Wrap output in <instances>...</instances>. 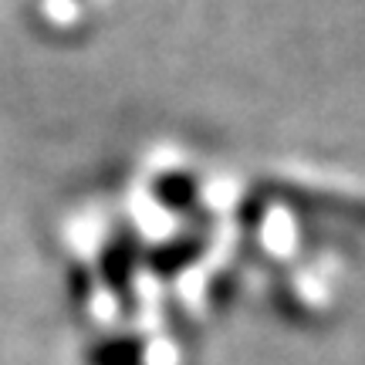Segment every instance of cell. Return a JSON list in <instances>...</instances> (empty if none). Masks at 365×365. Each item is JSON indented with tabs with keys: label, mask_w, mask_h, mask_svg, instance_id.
Segmentation results:
<instances>
[{
	"label": "cell",
	"mask_w": 365,
	"mask_h": 365,
	"mask_svg": "<svg viewBox=\"0 0 365 365\" xmlns=\"http://www.w3.org/2000/svg\"><path fill=\"white\" fill-rule=\"evenodd\" d=\"M102 267H105L108 284L115 287V294H122V298L129 301V294H132V244H115V247L102 257Z\"/></svg>",
	"instance_id": "cell-4"
},
{
	"label": "cell",
	"mask_w": 365,
	"mask_h": 365,
	"mask_svg": "<svg viewBox=\"0 0 365 365\" xmlns=\"http://www.w3.org/2000/svg\"><path fill=\"white\" fill-rule=\"evenodd\" d=\"M200 250H203V240H200V237H182V240H170V244L156 247L145 261H149V267L156 274L170 277V274H180L182 267H190V264L200 257Z\"/></svg>",
	"instance_id": "cell-1"
},
{
	"label": "cell",
	"mask_w": 365,
	"mask_h": 365,
	"mask_svg": "<svg viewBox=\"0 0 365 365\" xmlns=\"http://www.w3.org/2000/svg\"><path fill=\"white\" fill-rule=\"evenodd\" d=\"M143 341L139 339H108L88 352V365H139Z\"/></svg>",
	"instance_id": "cell-3"
},
{
	"label": "cell",
	"mask_w": 365,
	"mask_h": 365,
	"mask_svg": "<svg viewBox=\"0 0 365 365\" xmlns=\"http://www.w3.org/2000/svg\"><path fill=\"white\" fill-rule=\"evenodd\" d=\"M153 196L166 210H186V207H193V200H196V180L190 173H166V176L156 180Z\"/></svg>",
	"instance_id": "cell-2"
}]
</instances>
